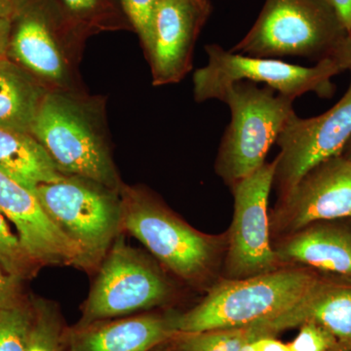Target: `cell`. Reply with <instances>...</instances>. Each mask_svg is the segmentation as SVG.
Wrapping results in <instances>:
<instances>
[{
	"mask_svg": "<svg viewBox=\"0 0 351 351\" xmlns=\"http://www.w3.org/2000/svg\"><path fill=\"white\" fill-rule=\"evenodd\" d=\"M313 321L331 332L346 351H351V281L320 279L306 299L279 319L282 331Z\"/></svg>",
	"mask_w": 351,
	"mask_h": 351,
	"instance_id": "obj_17",
	"label": "cell"
},
{
	"mask_svg": "<svg viewBox=\"0 0 351 351\" xmlns=\"http://www.w3.org/2000/svg\"><path fill=\"white\" fill-rule=\"evenodd\" d=\"M288 345L290 351H346L331 332L313 321L300 325L299 334Z\"/></svg>",
	"mask_w": 351,
	"mask_h": 351,
	"instance_id": "obj_25",
	"label": "cell"
},
{
	"mask_svg": "<svg viewBox=\"0 0 351 351\" xmlns=\"http://www.w3.org/2000/svg\"><path fill=\"white\" fill-rule=\"evenodd\" d=\"M351 218V160L328 159L279 197L269 216L270 230L286 237L323 221Z\"/></svg>",
	"mask_w": 351,
	"mask_h": 351,
	"instance_id": "obj_12",
	"label": "cell"
},
{
	"mask_svg": "<svg viewBox=\"0 0 351 351\" xmlns=\"http://www.w3.org/2000/svg\"><path fill=\"white\" fill-rule=\"evenodd\" d=\"M47 91L10 58H0V128L29 133Z\"/></svg>",
	"mask_w": 351,
	"mask_h": 351,
	"instance_id": "obj_18",
	"label": "cell"
},
{
	"mask_svg": "<svg viewBox=\"0 0 351 351\" xmlns=\"http://www.w3.org/2000/svg\"><path fill=\"white\" fill-rule=\"evenodd\" d=\"M88 36L58 0H19L7 56L48 90L77 91Z\"/></svg>",
	"mask_w": 351,
	"mask_h": 351,
	"instance_id": "obj_4",
	"label": "cell"
},
{
	"mask_svg": "<svg viewBox=\"0 0 351 351\" xmlns=\"http://www.w3.org/2000/svg\"><path fill=\"white\" fill-rule=\"evenodd\" d=\"M205 50L208 63L193 75V96L197 103L219 101L226 88L239 82L263 83L294 100L309 92L329 98L334 93L332 78L346 71L337 57L321 60L313 66H302L237 54L217 44H208Z\"/></svg>",
	"mask_w": 351,
	"mask_h": 351,
	"instance_id": "obj_9",
	"label": "cell"
},
{
	"mask_svg": "<svg viewBox=\"0 0 351 351\" xmlns=\"http://www.w3.org/2000/svg\"><path fill=\"white\" fill-rule=\"evenodd\" d=\"M265 336L269 335L258 324L200 332H175L152 351H242L252 341Z\"/></svg>",
	"mask_w": 351,
	"mask_h": 351,
	"instance_id": "obj_20",
	"label": "cell"
},
{
	"mask_svg": "<svg viewBox=\"0 0 351 351\" xmlns=\"http://www.w3.org/2000/svg\"><path fill=\"white\" fill-rule=\"evenodd\" d=\"M0 267L23 281L32 279L41 269L25 251L19 237L11 230L2 213H0Z\"/></svg>",
	"mask_w": 351,
	"mask_h": 351,
	"instance_id": "obj_24",
	"label": "cell"
},
{
	"mask_svg": "<svg viewBox=\"0 0 351 351\" xmlns=\"http://www.w3.org/2000/svg\"><path fill=\"white\" fill-rule=\"evenodd\" d=\"M219 101L230 108L232 120L221 138L215 169L232 186L265 163L270 147L295 113V100L269 86L239 82L226 88Z\"/></svg>",
	"mask_w": 351,
	"mask_h": 351,
	"instance_id": "obj_6",
	"label": "cell"
},
{
	"mask_svg": "<svg viewBox=\"0 0 351 351\" xmlns=\"http://www.w3.org/2000/svg\"><path fill=\"white\" fill-rule=\"evenodd\" d=\"M169 309L66 328V351H152L171 335Z\"/></svg>",
	"mask_w": 351,
	"mask_h": 351,
	"instance_id": "obj_15",
	"label": "cell"
},
{
	"mask_svg": "<svg viewBox=\"0 0 351 351\" xmlns=\"http://www.w3.org/2000/svg\"><path fill=\"white\" fill-rule=\"evenodd\" d=\"M348 34L326 0H265L233 53L258 58L336 57Z\"/></svg>",
	"mask_w": 351,
	"mask_h": 351,
	"instance_id": "obj_5",
	"label": "cell"
},
{
	"mask_svg": "<svg viewBox=\"0 0 351 351\" xmlns=\"http://www.w3.org/2000/svg\"><path fill=\"white\" fill-rule=\"evenodd\" d=\"M23 282L0 267V309L16 306L29 298L24 294Z\"/></svg>",
	"mask_w": 351,
	"mask_h": 351,
	"instance_id": "obj_27",
	"label": "cell"
},
{
	"mask_svg": "<svg viewBox=\"0 0 351 351\" xmlns=\"http://www.w3.org/2000/svg\"><path fill=\"white\" fill-rule=\"evenodd\" d=\"M12 32V18L0 19V58L7 56Z\"/></svg>",
	"mask_w": 351,
	"mask_h": 351,
	"instance_id": "obj_30",
	"label": "cell"
},
{
	"mask_svg": "<svg viewBox=\"0 0 351 351\" xmlns=\"http://www.w3.org/2000/svg\"><path fill=\"white\" fill-rule=\"evenodd\" d=\"M120 234L97 269L75 326L149 313L171 304L176 287L156 258Z\"/></svg>",
	"mask_w": 351,
	"mask_h": 351,
	"instance_id": "obj_7",
	"label": "cell"
},
{
	"mask_svg": "<svg viewBox=\"0 0 351 351\" xmlns=\"http://www.w3.org/2000/svg\"><path fill=\"white\" fill-rule=\"evenodd\" d=\"M276 167V160L265 162L232 186L234 213L226 233L225 279L247 278L284 267L270 242L269 198Z\"/></svg>",
	"mask_w": 351,
	"mask_h": 351,
	"instance_id": "obj_10",
	"label": "cell"
},
{
	"mask_svg": "<svg viewBox=\"0 0 351 351\" xmlns=\"http://www.w3.org/2000/svg\"><path fill=\"white\" fill-rule=\"evenodd\" d=\"M337 58H339L343 64H345L346 69H351V34L346 39V43L343 44L341 49L337 53Z\"/></svg>",
	"mask_w": 351,
	"mask_h": 351,
	"instance_id": "obj_32",
	"label": "cell"
},
{
	"mask_svg": "<svg viewBox=\"0 0 351 351\" xmlns=\"http://www.w3.org/2000/svg\"><path fill=\"white\" fill-rule=\"evenodd\" d=\"M284 265H302L351 281V230L313 223L281 237L274 247Z\"/></svg>",
	"mask_w": 351,
	"mask_h": 351,
	"instance_id": "obj_16",
	"label": "cell"
},
{
	"mask_svg": "<svg viewBox=\"0 0 351 351\" xmlns=\"http://www.w3.org/2000/svg\"><path fill=\"white\" fill-rule=\"evenodd\" d=\"M66 15L88 36L130 29L120 0H58Z\"/></svg>",
	"mask_w": 351,
	"mask_h": 351,
	"instance_id": "obj_21",
	"label": "cell"
},
{
	"mask_svg": "<svg viewBox=\"0 0 351 351\" xmlns=\"http://www.w3.org/2000/svg\"><path fill=\"white\" fill-rule=\"evenodd\" d=\"M120 199L123 233L182 282L196 289L214 285L228 235L195 230L144 186L122 184Z\"/></svg>",
	"mask_w": 351,
	"mask_h": 351,
	"instance_id": "obj_2",
	"label": "cell"
},
{
	"mask_svg": "<svg viewBox=\"0 0 351 351\" xmlns=\"http://www.w3.org/2000/svg\"><path fill=\"white\" fill-rule=\"evenodd\" d=\"M0 213L13 223L25 251L41 267L68 265L82 269V251L50 219L34 189L1 171Z\"/></svg>",
	"mask_w": 351,
	"mask_h": 351,
	"instance_id": "obj_14",
	"label": "cell"
},
{
	"mask_svg": "<svg viewBox=\"0 0 351 351\" xmlns=\"http://www.w3.org/2000/svg\"><path fill=\"white\" fill-rule=\"evenodd\" d=\"M122 9L134 31L137 32L145 52L152 41V22L157 0H120Z\"/></svg>",
	"mask_w": 351,
	"mask_h": 351,
	"instance_id": "obj_26",
	"label": "cell"
},
{
	"mask_svg": "<svg viewBox=\"0 0 351 351\" xmlns=\"http://www.w3.org/2000/svg\"><path fill=\"white\" fill-rule=\"evenodd\" d=\"M350 138L351 78L345 95L326 112L311 119L295 113L289 117L276 140L280 152L274 159V184L279 197L314 167L341 156Z\"/></svg>",
	"mask_w": 351,
	"mask_h": 351,
	"instance_id": "obj_11",
	"label": "cell"
},
{
	"mask_svg": "<svg viewBox=\"0 0 351 351\" xmlns=\"http://www.w3.org/2000/svg\"><path fill=\"white\" fill-rule=\"evenodd\" d=\"M341 156H343L351 160V138L350 140L348 141V145H346L345 149H343Z\"/></svg>",
	"mask_w": 351,
	"mask_h": 351,
	"instance_id": "obj_33",
	"label": "cell"
},
{
	"mask_svg": "<svg viewBox=\"0 0 351 351\" xmlns=\"http://www.w3.org/2000/svg\"><path fill=\"white\" fill-rule=\"evenodd\" d=\"M19 0H0V19L13 18L18 10Z\"/></svg>",
	"mask_w": 351,
	"mask_h": 351,
	"instance_id": "obj_31",
	"label": "cell"
},
{
	"mask_svg": "<svg viewBox=\"0 0 351 351\" xmlns=\"http://www.w3.org/2000/svg\"><path fill=\"white\" fill-rule=\"evenodd\" d=\"M338 16L348 36L351 34V0H326Z\"/></svg>",
	"mask_w": 351,
	"mask_h": 351,
	"instance_id": "obj_28",
	"label": "cell"
},
{
	"mask_svg": "<svg viewBox=\"0 0 351 351\" xmlns=\"http://www.w3.org/2000/svg\"><path fill=\"white\" fill-rule=\"evenodd\" d=\"M210 13L208 0H157L145 52L154 86L180 82L191 71L196 40Z\"/></svg>",
	"mask_w": 351,
	"mask_h": 351,
	"instance_id": "obj_13",
	"label": "cell"
},
{
	"mask_svg": "<svg viewBox=\"0 0 351 351\" xmlns=\"http://www.w3.org/2000/svg\"><path fill=\"white\" fill-rule=\"evenodd\" d=\"M55 225L82 254V269L95 274L122 234L120 191L91 180L66 176L34 189Z\"/></svg>",
	"mask_w": 351,
	"mask_h": 351,
	"instance_id": "obj_8",
	"label": "cell"
},
{
	"mask_svg": "<svg viewBox=\"0 0 351 351\" xmlns=\"http://www.w3.org/2000/svg\"><path fill=\"white\" fill-rule=\"evenodd\" d=\"M253 351H290L288 343H283L274 336L261 337L250 343Z\"/></svg>",
	"mask_w": 351,
	"mask_h": 351,
	"instance_id": "obj_29",
	"label": "cell"
},
{
	"mask_svg": "<svg viewBox=\"0 0 351 351\" xmlns=\"http://www.w3.org/2000/svg\"><path fill=\"white\" fill-rule=\"evenodd\" d=\"M34 320L32 297L0 309V351H25Z\"/></svg>",
	"mask_w": 351,
	"mask_h": 351,
	"instance_id": "obj_23",
	"label": "cell"
},
{
	"mask_svg": "<svg viewBox=\"0 0 351 351\" xmlns=\"http://www.w3.org/2000/svg\"><path fill=\"white\" fill-rule=\"evenodd\" d=\"M34 320L25 351H66V326L59 306L43 298L32 297Z\"/></svg>",
	"mask_w": 351,
	"mask_h": 351,
	"instance_id": "obj_22",
	"label": "cell"
},
{
	"mask_svg": "<svg viewBox=\"0 0 351 351\" xmlns=\"http://www.w3.org/2000/svg\"><path fill=\"white\" fill-rule=\"evenodd\" d=\"M0 171L32 189L66 177L31 133L4 128H0Z\"/></svg>",
	"mask_w": 351,
	"mask_h": 351,
	"instance_id": "obj_19",
	"label": "cell"
},
{
	"mask_svg": "<svg viewBox=\"0 0 351 351\" xmlns=\"http://www.w3.org/2000/svg\"><path fill=\"white\" fill-rule=\"evenodd\" d=\"M320 279L308 267L297 265L223 279L208 289L195 306L169 309L171 326L174 332H200L267 324L304 302Z\"/></svg>",
	"mask_w": 351,
	"mask_h": 351,
	"instance_id": "obj_3",
	"label": "cell"
},
{
	"mask_svg": "<svg viewBox=\"0 0 351 351\" xmlns=\"http://www.w3.org/2000/svg\"><path fill=\"white\" fill-rule=\"evenodd\" d=\"M105 108L101 97L84 90H48L29 133L62 174L120 191L123 182L113 161Z\"/></svg>",
	"mask_w": 351,
	"mask_h": 351,
	"instance_id": "obj_1",
	"label": "cell"
},
{
	"mask_svg": "<svg viewBox=\"0 0 351 351\" xmlns=\"http://www.w3.org/2000/svg\"><path fill=\"white\" fill-rule=\"evenodd\" d=\"M242 351H253V350H252L250 343H249V345H247L246 346H245V348H243V350H242Z\"/></svg>",
	"mask_w": 351,
	"mask_h": 351,
	"instance_id": "obj_34",
	"label": "cell"
}]
</instances>
